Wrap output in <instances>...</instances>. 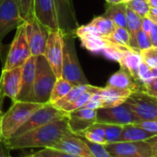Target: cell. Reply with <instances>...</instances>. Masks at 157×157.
<instances>
[{
    "label": "cell",
    "mask_w": 157,
    "mask_h": 157,
    "mask_svg": "<svg viewBox=\"0 0 157 157\" xmlns=\"http://www.w3.org/2000/svg\"><path fill=\"white\" fill-rule=\"evenodd\" d=\"M33 13L49 31L59 30L54 0H33Z\"/></svg>",
    "instance_id": "18"
},
{
    "label": "cell",
    "mask_w": 157,
    "mask_h": 157,
    "mask_svg": "<svg viewBox=\"0 0 157 157\" xmlns=\"http://www.w3.org/2000/svg\"><path fill=\"white\" fill-rule=\"evenodd\" d=\"M26 157H77V156H74L64 151L57 150L55 148H43L38 151L28 154Z\"/></svg>",
    "instance_id": "35"
},
{
    "label": "cell",
    "mask_w": 157,
    "mask_h": 157,
    "mask_svg": "<svg viewBox=\"0 0 157 157\" xmlns=\"http://www.w3.org/2000/svg\"><path fill=\"white\" fill-rule=\"evenodd\" d=\"M136 125L155 135L157 134V120H141L140 122L136 123Z\"/></svg>",
    "instance_id": "41"
},
{
    "label": "cell",
    "mask_w": 157,
    "mask_h": 157,
    "mask_svg": "<svg viewBox=\"0 0 157 157\" xmlns=\"http://www.w3.org/2000/svg\"><path fill=\"white\" fill-rule=\"evenodd\" d=\"M3 112L0 110V140H2V118H3Z\"/></svg>",
    "instance_id": "46"
},
{
    "label": "cell",
    "mask_w": 157,
    "mask_h": 157,
    "mask_svg": "<svg viewBox=\"0 0 157 157\" xmlns=\"http://www.w3.org/2000/svg\"><path fill=\"white\" fill-rule=\"evenodd\" d=\"M149 15H152V16H157V8L150 9V12H149Z\"/></svg>",
    "instance_id": "51"
},
{
    "label": "cell",
    "mask_w": 157,
    "mask_h": 157,
    "mask_svg": "<svg viewBox=\"0 0 157 157\" xmlns=\"http://www.w3.org/2000/svg\"><path fill=\"white\" fill-rule=\"evenodd\" d=\"M99 89H100V87H96V86L92 85L91 88H90L88 91L84 92L82 94H81L77 99H75V100L72 101L71 103L67 104L66 106H64V107L62 108V110H63L64 112H66V113L68 114V113H70V112H72V111H75V110H77V109H78V108L82 107V106L89 101V99L92 97V95L99 91Z\"/></svg>",
    "instance_id": "30"
},
{
    "label": "cell",
    "mask_w": 157,
    "mask_h": 157,
    "mask_svg": "<svg viewBox=\"0 0 157 157\" xmlns=\"http://www.w3.org/2000/svg\"><path fill=\"white\" fill-rule=\"evenodd\" d=\"M148 18L154 23L157 25V16H152V15H148Z\"/></svg>",
    "instance_id": "50"
},
{
    "label": "cell",
    "mask_w": 157,
    "mask_h": 157,
    "mask_svg": "<svg viewBox=\"0 0 157 157\" xmlns=\"http://www.w3.org/2000/svg\"><path fill=\"white\" fill-rule=\"evenodd\" d=\"M44 105L33 102L15 101L10 108L3 114L2 140L11 138L30 117Z\"/></svg>",
    "instance_id": "4"
},
{
    "label": "cell",
    "mask_w": 157,
    "mask_h": 157,
    "mask_svg": "<svg viewBox=\"0 0 157 157\" xmlns=\"http://www.w3.org/2000/svg\"><path fill=\"white\" fill-rule=\"evenodd\" d=\"M126 4L128 8L132 10L140 18L148 17L150 12V6L148 3V0H129Z\"/></svg>",
    "instance_id": "33"
},
{
    "label": "cell",
    "mask_w": 157,
    "mask_h": 157,
    "mask_svg": "<svg viewBox=\"0 0 157 157\" xmlns=\"http://www.w3.org/2000/svg\"><path fill=\"white\" fill-rule=\"evenodd\" d=\"M91 84L87 83V84H80V85H74L73 88L61 99H59L58 101H56V103L52 104L54 106H56L58 109H61L66 106L67 104L71 103L72 101H74L75 99H77L81 94H82L84 92L88 91L91 88Z\"/></svg>",
    "instance_id": "27"
},
{
    "label": "cell",
    "mask_w": 157,
    "mask_h": 157,
    "mask_svg": "<svg viewBox=\"0 0 157 157\" xmlns=\"http://www.w3.org/2000/svg\"><path fill=\"white\" fill-rule=\"evenodd\" d=\"M75 34H63V58L61 77L73 85L89 83L82 68L75 46Z\"/></svg>",
    "instance_id": "3"
},
{
    "label": "cell",
    "mask_w": 157,
    "mask_h": 157,
    "mask_svg": "<svg viewBox=\"0 0 157 157\" xmlns=\"http://www.w3.org/2000/svg\"><path fill=\"white\" fill-rule=\"evenodd\" d=\"M32 56L26 36L25 22L16 29V34L10 44L3 69L22 67Z\"/></svg>",
    "instance_id": "5"
},
{
    "label": "cell",
    "mask_w": 157,
    "mask_h": 157,
    "mask_svg": "<svg viewBox=\"0 0 157 157\" xmlns=\"http://www.w3.org/2000/svg\"><path fill=\"white\" fill-rule=\"evenodd\" d=\"M52 148L64 151L77 157H94L82 136L69 133L58 140Z\"/></svg>",
    "instance_id": "17"
},
{
    "label": "cell",
    "mask_w": 157,
    "mask_h": 157,
    "mask_svg": "<svg viewBox=\"0 0 157 157\" xmlns=\"http://www.w3.org/2000/svg\"><path fill=\"white\" fill-rule=\"evenodd\" d=\"M148 3H149L150 9L157 8V0H148Z\"/></svg>",
    "instance_id": "47"
},
{
    "label": "cell",
    "mask_w": 157,
    "mask_h": 157,
    "mask_svg": "<svg viewBox=\"0 0 157 157\" xmlns=\"http://www.w3.org/2000/svg\"><path fill=\"white\" fill-rule=\"evenodd\" d=\"M35 68H36V56H31L30 58L22 66L21 86L16 101L30 102L32 90L33 86L34 76H35Z\"/></svg>",
    "instance_id": "19"
},
{
    "label": "cell",
    "mask_w": 157,
    "mask_h": 157,
    "mask_svg": "<svg viewBox=\"0 0 157 157\" xmlns=\"http://www.w3.org/2000/svg\"><path fill=\"white\" fill-rule=\"evenodd\" d=\"M153 22L148 18V17H145V18H141V30L145 33H147L148 34L150 33V31L151 29V26H152Z\"/></svg>",
    "instance_id": "43"
},
{
    "label": "cell",
    "mask_w": 157,
    "mask_h": 157,
    "mask_svg": "<svg viewBox=\"0 0 157 157\" xmlns=\"http://www.w3.org/2000/svg\"><path fill=\"white\" fill-rule=\"evenodd\" d=\"M155 134L145 130L136 124H128L123 126L121 141H141L147 140Z\"/></svg>",
    "instance_id": "23"
},
{
    "label": "cell",
    "mask_w": 157,
    "mask_h": 157,
    "mask_svg": "<svg viewBox=\"0 0 157 157\" xmlns=\"http://www.w3.org/2000/svg\"><path fill=\"white\" fill-rule=\"evenodd\" d=\"M67 125L71 133L82 136V133L96 122V110L78 108L67 114Z\"/></svg>",
    "instance_id": "16"
},
{
    "label": "cell",
    "mask_w": 157,
    "mask_h": 157,
    "mask_svg": "<svg viewBox=\"0 0 157 157\" xmlns=\"http://www.w3.org/2000/svg\"><path fill=\"white\" fill-rule=\"evenodd\" d=\"M127 29L130 34L129 48L135 50L136 36L137 33L141 30V18L128 7H127Z\"/></svg>",
    "instance_id": "25"
},
{
    "label": "cell",
    "mask_w": 157,
    "mask_h": 157,
    "mask_svg": "<svg viewBox=\"0 0 157 157\" xmlns=\"http://www.w3.org/2000/svg\"><path fill=\"white\" fill-rule=\"evenodd\" d=\"M24 22L15 0H0V44L9 33Z\"/></svg>",
    "instance_id": "9"
},
{
    "label": "cell",
    "mask_w": 157,
    "mask_h": 157,
    "mask_svg": "<svg viewBox=\"0 0 157 157\" xmlns=\"http://www.w3.org/2000/svg\"><path fill=\"white\" fill-rule=\"evenodd\" d=\"M106 3L108 5H114V4H118V3H122L123 0H105Z\"/></svg>",
    "instance_id": "48"
},
{
    "label": "cell",
    "mask_w": 157,
    "mask_h": 157,
    "mask_svg": "<svg viewBox=\"0 0 157 157\" xmlns=\"http://www.w3.org/2000/svg\"><path fill=\"white\" fill-rule=\"evenodd\" d=\"M149 35H150V39L151 42V45L157 47V25L156 24L154 23L152 24Z\"/></svg>",
    "instance_id": "44"
},
{
    "label": "cell",
    "mask_w": 157,
    "mask_h": 157,
    "mask_svg": "<svg viewBox=\"0 0 157 157\" xmlns=\"http://www.w3.org/2000/svg\"><path fill=\"white\" fill-rule=\"evenodd\" d=\"M8 157H11V156H8Z\"/></svg>",
    "instance_id": "53"
},
{
    "label": "cell",
    "mask_w": 157,
    "mask_h": 157,
    "mask_svg": "<svg viewBox=\"0 0 157 157\" xmlns=\"http://www.w3.org/2000/svg\"><path fill=\"white\" fill-rule=\"evenodd\" d=\"M9 151H10V150L6 146L4 140H0V157H8V156H10Z\"/></svg>",
    "instance_id": "45"
},
{
    "label": "cell",
    "mask_w": 157,
    "mask_h": 157,
    "mask_svg": "<svg viewBox=\"0 0 157 157\" xmlns=\"http://www.w3.org/2000/svg\"><path fill=\"white\" fill-rule=\"evenodd\" d=\"M86 144L88 145L89 149L91 150L92 153L94 154V157H113L109 152L108 151L106 150L105 146L103 145V144H99V143H94V142H92V141H89L88 140H86L84 137H83Z\"/></svg>",
    "instance_id": "38"
},
{
    "label": "cell",
    "mask_w": 157,
    "mask_h": 157,
    "mask_svg": "<svg viewBox=\"0 0 157 157\" xmlns=\"http://www.w3.org/2000/svg\"><path fill=\"white\" fill-rule=\"evenodd\" d=\"M141 56L140 52L135 51L131 48H124L119 58V65L121 68L127 70L130 76L134 78L135 82H138V69L141 63ZM140 84V83H139Z\"/></svg>",
    "instance_id": "21"
},
{
    "label": "cell",
    "mask_w": 157,
    "mask_h": 157,
    "mask_svg": "<svg viewBox=\"0 0 157 157\" xmlns=\"http://www.w3.org/2000/svg\"><path fill=\"white\" fill-rule=\"evenodd\" d=\"M75 36L82 42V46L92 53L102 54V52L112 43L107 37L102 36L89 23L78 26L75 32Z\"/></svg>",
    "instance_id": "13"
},
{
    "label": "cell",
    "mask_w": 157,
    "mask_h": 157,
    "mask_svg": "<svg viewBox=\"0 0 157 157\" xmlns=\"http://www.w3.org/2000/svg\"><path fill=\"white\" fill-rule=\"evenodd\" d=\"M26 36L32 56L44 55L49 30L35 17L25 22Z\"/></svg>",
    "instance_id": "12"
},
{
    "label": "cell",
    "mask_w": 157,
    "mask_h": 157,
    "mask_svg": "<svg viewBox=\"0 0 157 157\" xmlns=\"http://www.w3.org/2000/svg\"><path fill=\"white\" fill-rule=\"evenodd\" d=\"M15 1L18 5L21 17L25 22L34 18L33 0H15Z\"/></svg>",
    "instance_id": "34"
},
{
    "label": "cell",
    "mask_w": 157,
    "mask_h": 157,
    "mask_svg": "<svg viewBox=\"0 0 157 157\" xmlns=\"http://www.w3.org/2000/svg\"><path fill=\"white\" fill-rule=\"evenodd\" d=\"M21 73L22 67L2 69L0 76V96L9 97L12 102L16 101L21 86Z\"/></svg>",
    "instance_id": "15"
},
{
    "label": "cell",
    "mask_w": 157,
    "mask_h": 157,
    "mask_svg": "<svg viewBox=\"0 0 157 157\" xmlns=\"http://www.w3.org/2000/svg\"><path fill=\"white\" fill-rule=\"evenodd\" d=\"M105 146L113 157H151V149L146 140L118 141Z\"/></svg>",
    "instance_id": "11"
},
{
    "label": "cell",
    "mask_w": 157,
    "mask_h": 157,
    "mask_svg": "<svg viewBox=\"0 0 157 157\" xmlns=\"http://www.w3.org/2000/svg\"><path fill=\"white\" fill-rule=\"evenodd\" d=\"M106 85L128 90V91H131L132 93L139 92V91L141 92V86L138 82H135V80L130 76V74L127 70L123 68H120L118 71L114 73L109 78Z\"/></svg>",
    "instance_id": "22"
},
{
    "label": "cell",
    "mask_w": 157,
    "mask_h": 157,
    "mask_svg": "<svg viewBox=\"0 0 157 157\" xmlns=\"http://www.w3.org/2000/svg\"><path fill=\"white\" fill-rule=\"evenodd\" d=\"M67 117L5 140V144L9 150L36 147L52 148L64 136L71 133Z\"/></svg>",
    "instance_id": "1"
},
{
    "label": "cell",
    "mask_w": 157,
    "mask_h": 157,
    "mask_svg": "<svg viewBox=\"0 0 157 157\" xmlns=\"http://www.w3.org/2000/svg\"><path fill=\"white\" fill-rule=\"evenodd\" d=\"M141 60L150 67H157V47L151 46L140 51Z\"/></svg>",
    "instance_id": "36"
},
{
    "label": "cell",
    "mask_w": 157,
    "mask_h": 157,
    "mask_svg": "<svg viewBox=\"0 0 157 157\" xmlns=\"http://www.w3.org/2000/svg\"><path fill=\"white\" fill-rule=\"evenodd\" d=\"M90 24L97 31V33L99 34H101L102 36L105 37H110V35L113 33L114 30H115V23L109 20L108 18L105 17V16H98L95 17L91 22Z\"/></svg>",
    "instance_id": "29"
},
{
    "label": "cell",
    "mask_w": 157,
    "mask_h": 157,
    "mask_svg": "<svg viewBox=\"0 0 157 157\" xmlns=\"http://www.w3.org/2000/svg\"><path fill=\"white\" fill-rule=\"evenodd\" d=\"M128 1H129V0H123V2H124V3H128Z\"/></svg>",
    "instance_id": "52"
},
{
    "label": "cell",
    "mask_w": 157,
    "mask_h": 157,
    "mask_svg": "<svg viewBox=\"0 0 157 157\" xmlns=\"http://www.w3.org/2000/svg\"><path fill=\"white\" fill-rule=\"evenodd\" d=\"M59 30L63 34H75L78 22L72 0H54Z\"/></svg>",
    "instance_id": "14"
},
{
    "label": "cell",
    "mask_w": 157,
    "mask_h": 157,
    "mask_svg": "<svg viewBox=\"0 0 157 157\" xmlns=\"http://www.w3.org/2000/svg\"><path fill=\"white\" fill-rule=\"evenodd\" d=\"M63 33L60 30L49 31L44 56L57 78L61 77L63 58Z\"/></svg>",
    "instance_id": "8"
},
{
    "label": "cell",
    "mask_w": 157,
    "mask_h": 157,
    "mask_svg": "<svg viewBox=\"0 0 157 157\" xmlns=\"http://www.w3.org/2000/svg\"><path fill=\"white\" fill-rule=\"evenodd\" d=\"M82 136L84 137L89 141H92L94 143H99V144H103V145H105L107 143L106 140H105V134L104 128H103L102 124L98 123V122H95L91 127H89L82 133Z\"/></svg>",
    "instance_id": "28"
},
{
    "label": "cell",
    "mask_w": 157,
    "mask_h": 157,
    "mask_svg": "<svg viewBox=\"0 0 157 157\" xmlns=\"http://www.w3.org/2000/svg\"><path fill=\"white\" fill-rule=\"evenodd\" d=\"M152 46L151 45V42L150 39V35L143 32L142 30H140L136 36V40H135V50L138 52H140L141 50L147 49L149 47Z\"/></svg>",
    "instance_id": "37"
},
{
    "label": "cell",
    "mask_w": 157,
    "mask_h": 157,
    "mask_svg": "<svg viewBox=\"0 0 157 157\" xmlns=\"http://www.w3.org/2000/svg\"><path fill=\"white\" fill-rule=\"evenodd\" d=\"M140 117L134 113L129 105L125 102L119 105L112 107H102L96 110V122L128 125L140 122Z\"/></svg>",
    "instance_id": "6"
},
{
    "label": "cell",
    "mask_w": 157,
    "mask_h": 157,
    "mask_svg": "<svg viewBox=\"0 0 157 157\" xmlns=\"http://www.w3.org/2000/svg\"><path fill=\"white\" fill-rule=\"evenodd\" d=\"M73 86L74 85L71 82H69L67 80H66L65 78L63 77L57 78L51 92L49 104H54L59 99H61L62 97H64L73 88Z\"/></svg>",
    "instance_id": "26"
},
{
    "label": "cell",
    "mask_w": 157,
    "mask_h": 157,
    "mask_svg": "<svg viewBox=\"0 0 157 157\" xmlns=\"http://www.w3.org/2000/svg\"><path fill=\"white\" fill-rule=\"evenodd\" d=\"M98 92L92 95V97L89 99V101L82 106L83 108H89V109L97 110V109L103 107V100H102V97H101V95L99 94Z\"/></svg>",
    "instance_id": "40"
},
{
    "label": "cell",
    "mask_w": 157,
    "mask_h": 157,
    "mask_svg": "<svg viewBox=\"0 0 157 157\" xmlns=\"http://www.w3.org/2000/svg\"><path fill=\"white\" fill-rule=\"evenodd\" d=\"M111 20L116 26L127 28V4L122 2L114 5H108L103 15Z\"/></svg>",
    "instance_id": "24"
},
{
    "label": "cell",
    "mask_w": 157,
    "mask_h": 157,
    "mask_svg": "<svg viewBox=\"0 0 157 157\" xmlns=\"http://www.w3.org/2000/svg\"><path fill=\"white\" fill-rule=\"evenodd\" d=\"M99 94L103 100V107H112L125 103L131 95L132 92L115 86L106 85L99 89Z\"/></svg>",
    "instance_id": "20"
},
{
    "label": "cell",
    "mask_w": 157,
    "mask_h": 157,
    "mask_svg": "<svg viewBox=\"0 0 157 157\" xmlns=\"http://www.w3.org/2000/svg\"><path fill=\"white\" fill-rule=\"evenodd\" d=\"M151 149V157H157V134L146 140Z\"/></svg>",
    "instance_id": "42"
},
{
    "label": "cell",
    "mask_w": 157,
    "mask_h": 157,
    "mask_svg": "<svg viewBox=\"0 0 157 157\" xmlns=\"http://www.w3.org/2000/svg\"><path fill=\"white\" fill-rule=\"evenodd\" d=\"M141 92L148 95L157 98V77L151 78L141 84Z\"/></svg>",
    "instance_id": "39"
},
{
    "label": "cell",
    "mask_w": 157,
    "mask_h": 157,
    "mask_svg": "<svg viewBox=\"0 0 157 157\" xmlns=\"http://www.w3.org/2000/svg\"><path fill=\"white\" fill-rule=\"evenodd\" d=\"M108 39L112 43H114V44H117L119 46L129 48L130 34H129L127 28L116 26L113 33L110 35V37H108Z\"/></svg>",
    "instance_id": "31"
},
{
    "label": "cell",
    "mask_w": 157,
    "mask_h": 157,
    "mask_svg": "<svg viewBox=\"0 0 157 157\" xmlns=\"http://www.w3.org/2000/svg\"><path fill=\"white\" fill-rule=\"evenodd\" d=\"M57 77L44 55L36 56V68L30 102L45 105L49 103L52 89Z\"/></svg>",
    "instance_id": "2"
},
{
    "label": "cell",
    "mask_w": 157,
    "mask_h": 157,
    "mask_svg": "<svg viewBox=\"0 0 157 157\" xmlns=\"http://www.w3.org/2000/svg\"><path fill=\"white\" fill-rule=\"evenodd\" d=\"M105 134V140L107 143H114L121 141V135H122V125H117V124H107V123H101ZM106 143V144H107Z\"/></svg>",
    "instance_id": "32"
},
{
    "label": "cell",
    "mask_w": 157,
    "mask_h": 157,
    "mask_svg": "<svg viewBox=\"0 0 157 157\" xmlns=\"http://www.w3.org/2000/svg\"><path fill=\"white\" fill-rule=\"evenodd\" d=\"M140 120H157V98L135 92L126 101Z\"/></svg>",
    "instance_id": "10"
},
{
    "label": "cell",
    "mask_w": 157,
    "mask_h": 157,
    "mask_svg": "<svg viewBox=\"0 0 157 157\" xmlns=\"http://www.w3.org/2000/svg\"><path fill=\"white\" fill-rule=\"evenodd\" d=\"M67 117V113L64 112L61 109L56 108L52 104H49V103L45 104L41 108L36 110L30 117V118L16 131V133L12 137L21 135L26 131L42 127L51 122L66 118Z\"/></svg>",
    "instance_id": "7"
},
{
    "label": "cell",
    "mask_w": 157,
    "mask_h": 157,
    "mask_svg": "<svg viewBox=\"0 0 157 157\" xmlns=\"http://www.w3.org/2000/svg\"><path fill=\"white\" fill-rule=\"evenodd\" d=\"M151 78L157 77V67H151Z\"/></svg>",
    "instance_id": "49"
}]
</instances>
